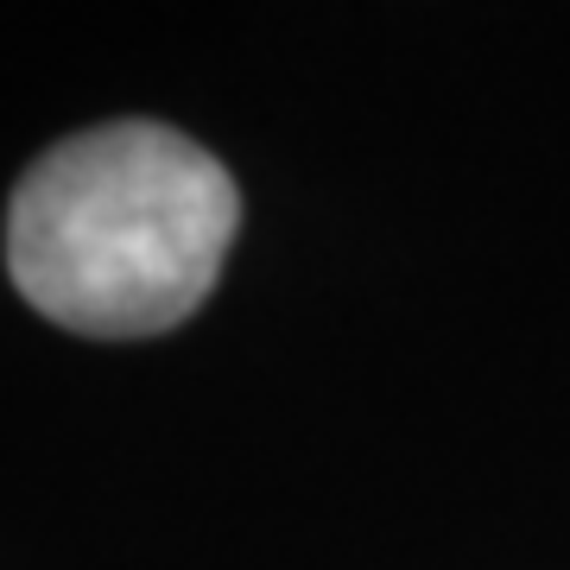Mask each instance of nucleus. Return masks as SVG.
I'll return each instance as SVG.
<instances>
[{
  "label": "nucleus",
  "mask_w": 570,
  "mask_h": 570,
  "mask_svg": "<svg viewBox=\"0 0 570 570\" xmlns=\"http://www.w3.org/2000/svg\"><path fill=\"white\" fill-rule=\"evenodd\" d=\"M242 223L235 178L165 121H108L26 165L7 273L77 336H159L216 292Z\"/></svg>",
  "instance_id": "obj_1"
}]
</instances>
